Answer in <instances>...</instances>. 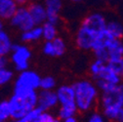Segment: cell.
<instances>
[{"mask_svg": "<svg viewBox=\"0 0 123 122\" xmlns=\"http://www.w3.org/2000/svg\"><path fill=\"white\" fill-rule=\"evenodd\" d=\"M11 118L14 120L23 118L37 106V92L30 91L25 93H13L8 100Z\"/></svg>", "mask_w": 123, "mask_h": 122, "instance_id": "obj_1", "label": "cell"}, {"mask_svg": "<svg viewBox=\"0 0 123 122\" xmlns=\"http://www.w3.org/2000/svg\"><path fill=\"white\" fill-rule=\"evenodd\" d=\"M77 110L81 111L89 110L98 96L97 86L88 80H80L72 85Z\"/></svg>", "mask_w": 123, "mask_h": 122, "instance_id": "obj_2", "label": "cell"}, {"mask_svg": "<svg viewBox=\"0 0 123 122\" xmlns=\"http://www.w3.org/2000/svg\"><path fill=\"white\" fill-rule=\"evenodd\" d=\"M102 105L105 116L115 120L118 111L123 109V86L119 84L107 92H104L102 96Z\"/></svg>", "mask_w": 123, "mask_h": 122, "instance_id": "obj_3", "label": "cell"}, {"mask_svg": "<svg viewBox=\"0 0 123 122\" xmlns=\"http://www.w3.org/2000/svg\"><path fill=\"white\" fill-rule=\"evenodd\" d=\"M40 75L33 70H24L15 81L14 93H25L30 91H36L40 84Z\"/></svg>", "mask_w": 123, "mask_h": 122, "instance_id": "obj_4", "label": "cell"}, {"mask_svg": "<svg viewBox=\"0 0 123 122\" xmlns=\"http://www.w3.org/2000/svg\"><path fill=\"white\" fill-rule=\"evenodd\" d=\"M9 55L11 63L15 67L16 70L21 72L28 69L29 61L31 58V51L26 45L20 43L13 44Z\"/></svg>", "mask_w": 123, "mask_h": 122, "instance_id": "obj_5", "label": "cell"}, {"mask_svg": "<svg viewBox=\"0 0 123 122\" xmlns=\"http://www.w3.org/2000/svg\"><path fill=\"white\" fill-rule=\"evenodd\" d=\"M9 23L11 26L15 27L22 32L25 31V30L31 28L35 25L32 21L31 16L29 14L28 8L25 5H22L18 7L16 12L14 13V15L9 20Z\"/></svg>", "mask_w": 123, "mask_h": 122, "instance_id": "obj_6", "label": "cell"}, {"mask_svg": "<svg viewBox=\"0 0 123 122\" xmlns=\"http://www.w3.org/2000/svg\"><path fill=\"white\" fill-rule=\"evenodd\" d=\"M81 27L86 29L91 34L97 36L106 27V21L105 17L100 13H93L87 16L82 22Z\"/></svg>", "mask_w": 123, "mask_h": 122, "instance_id": "obj_7", "label": "cell"}, {"mask_svg": "<svg viewBox=\"0 0 123 122\" xmlns=\"http://www.w3.org/2000/svg\"><path fill=\"white\" fill-rule=\"evenodd\" d=\"M66 47L67 46L64 39L57 36L50 41H45L42 47V51L46 56L56 58L61 57L65 54Z\"/></svg>", "mask_w": 123, "mask_h": 122, "instance_id": "obj_8", "label": "cell"}, {"mask_svg": "<svg viewBox=\"0 0 123 122\" xmlns=\"http://www.w3.org/2000/svg\"><path fill=\"white\" fill-rule=\"evenodd\" d=\"M58 104V98L56 92L53 90H41L37 93V108L42 111H46Z\"/></svg>", "mask_w": 123, "mask_h": 122, "instance_id": "obj_9", "label": "cell"}, {"mask_svg": "<svg viewBox=\"0 0 123 122\" xmlns=\"http://www.w3.org/2000/svg\"><path fill=\"white\" fill-rule=\"evenodd\" d=\"M56 94L58 98V104H60L61 106H76L74 90L72 86H61L56 91Z\"/></svg>", "mask_w": 123, "mask_h": 122, "instance_id": "obj_10", "label": "cell"}, {"mask_svg": "<svg viewBox=\"0 0 123 122\" xmlns=\"http://www.w3.org/2000/svg\"><path fill=\"white\" fill-rule=\"evenodd\" d=\"M46 12H47V22L57 25L60 20V11L63 7V0H44Z\"/></svg>", "mask_w": 123, "mask_h": 122, "instance_id": "obj_11", "label": "cell"}, {"mask_svg": "<svg viewBox=\"0 0 123 122\" xmlns=\"http://www.w3.org/2000/svg\"><path fill=\"white\" fill-rule=\"evenodd\" d=\"M27 8L35 25H41L47 21V12L43 4L36 2L30 4Z\"/></svg>", "mask_w": 123, "mask_h": 122, "instance_id": "obj_12", "label": "cell"}, {"mask_svg": "<svg viewBox=\"0 0 123 122\" xmlns=\"http://www.w3.org/2000/svg\"><path fill=\"white\" fill-rule=\"evenodd\" d=\"M95 38L96 36L91 34L89 31L80 26L77 34H76V44L82 50H91Z\"/></svg>", "mask_w": 123, "mask_h": 122, "instance_id": "obj_13", "label": "cell"}, {"mask_svg": "<svg viewBox=\"0 0 123 122\" xmlns=\"http://www.w3.org/2000/svg\"><path fill=\"white\" fill-rule=\"evenodd\" d=\"M18 7L15 0H0V20L9 21Z\"/></svg>", "mask_w": 123, "mask_h": 122, "instance_id": "obj_14", "label": "cell"}, {"mask_svg": "<svg viewBox=\"0 0 123 122\" xmlns=\"http://www.w3.org/2000/svg\"><path fill=\"white\" fill-rule=\"evenodd\" d=\"M115 38L107 31L106 29H105L104 31H102L100 34H98L93 42L92 45V50L96 51L100 49H106L109 47V45L114 40Z\"/></svg>", "mask_w": 123, "mask_h": 122, "instance_id": "obj_15", "label": "cell"}, {"mask_svg": "<svg viewBox=\"0 0 123 122\" xmlns=\"http://www.w3.org/2000/svg\"><path fill=\"white\" fill-rule=\"evenodd\" d=\"M95 79H100L104 80L105 82L111 83L113 85H119L120 84V75L114 72L106 64L101 70V72L97 75V77Z\"/></svg>", "mask_w": 123, "mask_h": 122, "instance_id": "obj_16", "label": "cell"}, {"mask_svg": "<svg viewBox=\"0 0 123 122\" xmlns=\"http://www.w3.org/2000/svg\"><path fill=\"white\" fill-rule=\"evenodd\" d=\"M107 53H109V62L121 60L123 57V42L120 39L115 38L107 47Z\"/></svg>", "mask_w": 123, "mask_h": 122, "instance_id": "obj_17", "label": "cell"}, {"mask_svg": "<svg viewBox=\"0 0 123 122\" xmlns=\"http://www.w3.org/2000/svg\"><path fill=\"white\" fill-rule=\"evenodd\" d=\"M42 38V31L40 25H34L21 34V39L24 43H32L40 40Z\"/></svg>", "mask_w": 123, "mask_h": 122, "instance_id": "obj_18", "label": "cell"}, {"mask_svg": "<svg viewBox=\"0 0 123 122\" xmlns=\"http://www.w3.org/2000/svg\"><path fill=\"white\" fill-rule=\"evenodd\" d=\"M13 46L11 36L6 30H0V57H6L10 54Z\"/></svg>", "mask_w": 123, "mask_h": 122, "instance_id": "obj_19", "label": "cell"}, {"mask_svg": "<svg viewBox=\"0 0 123 122\" xmlns=\"http://www.w3.org/2000/svg\"><path fill=\"white\" fill-rule=\"evenodd\" d=\"M40 26H41V31H42V38L45 41H50V40L54 39L55 37H57L58 30H57L56 24L46 21Z\"/></svg>", "mask_w": 123, "mask_h": 122, "instance_id": "obj_20", "label": "cell"}, {"mask_svg": "<svg viewBox=\"0 0 123 122\" xmlns=\"http://www.w3.org/2000/svg\"><path fill=\"white\" fill-rule=\"evenodd\" d=\"M105 29L109 31L114 38L121 39L123 37V24L116 21L106 22Z\"/></svg>", "mask_w": 123, "mask_h": 122, "instance_id": "obj_21", "label": "cell"}, {"mask_svg": "<svg viewBox=\"0 0 123 122\" xmlns=\"http://www.w3.org/2000/svg\"><path fill=\"white\" fill-rule=\"evenodd\" d=\"M41 113H42V110L36 106L35 109H33L31 111H29L23 118L16 119L14 122H39V117Z\"/></svg>", "mask_w": 123, "mask_h": 122, "instance_id": "obj_22", "label": "cell"}, {"mask_svg": "<svg viewBox=\"0 0 123 122\" xmlns=\"http://www.w3.org/2000/svg\"><path fill=\"white\" fill-rule=\"evenodd\" d=\"M13 76H14L13 71L7 67L0 68V86L8 84L13 79Z\"/></svg>", "mask_w": 123, "mask_h": 122, "instance_id": "obj_23", "label": "cell"}, {"mask_svg": "<svg viewBox=\"0 0 123 122\" xmlns=\"http://www.w3.org/2000/svg\"><path fill=\"white\" fill-rule=\"evenodd\" d=\"M56 86V80L53 76H45L40 78L39 88L41 90H53Z\"/></svg>", "mask_w": 123, "mask_h": 122, "instance_id": "obj_24", "label": "cell"}, {"mask_svg": "<svg viewBox=\"0 0 123 122\" xmlns=\"http://www.w3.org/2000/svg\"><path fill=\"white\" fill-rule=\"evenodd\" d=\"M77 110L76 106H61L59 110V117L64 120L68 117L74 116Z\"/></svg>", "mask_w": 123, "mask_h": 122, "instance_id": "obj_25", "label": "cell"}, {"mask_svg": "<svg viewBox=\"0 0 123 122\" xmlns=\"http://www.w3.org/2000/svg\"><path fill=\"white\" fill-rule=\"evenodd\" d=\"M9 118H11V114L8 101H1L0 102V122H5Z\"/></svg>", "mask_w": 123, "mask_h": 122, "instance_id": "obj_26", "label": "cell"}, {"mask_svg": "<svg viewBox=\"0 0 123 122\" xmlns=\"http://www.w3.org/2000/svg\"><path fill=\"white\" fill-rule=\"evenodd\" d=\"M105 63L102 62V61H100V60H96L95 62L91 65V67H90V71H91L92 75L94 76V78L97 77V75L101 72V70L103 69V67H105Z\"/></svg>", "mask_w": 123, "mask_h": 122, "instance_id": "obj_27", "label": "cell"}, {"mask_svg": "<svg viewBox=\"0 0 123 122\" xmlns=\"http://www.w3.org/2000/svg\"><path fill=\"white\" fill-rule=\"evenodd\" d=\"M39 122H61L60 119L54 117L52 114L46 112V111H42V113L40 114L39 117Z\"/></svg>", "mask_w": 123, "mask_h": 122, "instance_id": "obj_28", "label": "cell"}, {"mask_svg": "<svg viewBox=\"0 0 123 122\" xmlns=\"http://www.w3.org/2000/svg\"><path fill=\"white\" fill-rule=\"evenodd\" d=\"M88 122H104V117L99 113H94L90 116Z\"/></svg>", "mask_w": 123, "mask_h": 122, "instance_id": "obj_29", "label": "cell"}, {"mask_svg": "<svg viewBox=\"0 0 123 122\" xmlns=\"http://www.w3.org/2000/svg\"><path fill=\"white\" fill-rule=\"evenodd\" d=\"M8 64V60L6 57H0V68L6 67Z\"/></svg>", "mask_w": 123, "mask_h": 122, "instance_id": "obj_30", "label": "cell"}, {"mask_svg": "<svg viewBox=\"0 0 123 122\" xmlns=\"http://www.w3.org/2000/svg\"><path fill=\"white\" fill-rule=\"evenodd\" d=\"M115 120L118 121V122H123V109H121L118 111V113H117V115L115 117Z\"/></svg>", "mask_w": 123, "mask_h": 122, "instance_id": "obj_31", "label": "cell"}, {"mask_svg": "<svg viewBox=\"0 0 123 122\" xmlns=\"http://www.w3.org/2000/svg\"><path fill=\"white\" fill-rule=\"evenodd\" d=\"M63 122H78L77 119H76L74 116H71V117H68L66 119H64Z\"/></svg>", "mask_w": 123, "mask_h": 122, "instance_id": "obj_32", "label": "cell"}, {"mask_svg": "<svg viewBox=\"0 0 123 122\" xmlns=\"http://www.w3.org/2000/svg\"><path fill=\"white\" fill-rule=\"evenodd\" d=\"M16 1V3L19 5V6H22V5H25L27 3L28 0H15Z\"/></svg>", "mask_w": 123, "mask_h": 122, "instance_id": "obj_33", "label": "cell"}, {"mask_svg": "<svg viewBox=\"0 0 123 122\" xmlns=\"http://www.w3.org/2000/svg\"><path fill=\"white\" fill-rule=\"evenodd\" d=\"M3 27H4V24H3V21H2V20H0V30L4 29Z\"/></svg>", "mask_w": 123, "mask_h": 122, "instance_id": "obj_34", "label": "cell"}, {"mask_svg": "<svg viewBox=\"0 0 123 122\" xmlns=\"http://www.w3.org/2000/svg\"><path fill=\"white\" fill-rule=\"evenodd\" d=\"M69 1H72V2H81L83 0H69Z\"/></svg>", "mask_w": 123, "mask_h": 122, "instance_id": "obj_35", "label": "cell"}, {"mask_svg": "<svg viewBox=\"0 0 123 122\" xmlns=\"http://www.w3.org/2000/svg\"><path fill=\"white\" fill-rule=\"evenodd\" d=\"M122 63H123V57H122Z\"/></svg>", "mask_w": 123, "mask_h": 122, "instance_id": "obj_36", "label": "cell"}, {"mask_svg": "<svg viewBox=\"0 0 123 122\" xmlns=\"http://www.w3.org/2000/svg\"><path fill=\"white\" fill-rule=\"evenodd\" d=\"M122 86H123V85H122Z\"/></svg>", "mask_w": 123, "mask_h": 122, "instance_id": "obj_37", "label": "cell"}]
</instances>
